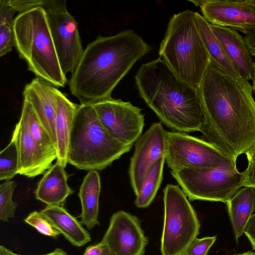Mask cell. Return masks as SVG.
I'll return each mask as SVG.
<instances>
[{
  "mask_svg": "<svg viewBox=\"0 0 255 255\" xmlns=\"http://www.w3.org/2000/svg\"><path fill=\"white\" fill-rule=\"evenodd\" d=\"M101 190L99 173L96 170L89 171L84 178L78 196L82 207L80 222L89 230L100 225L98 216Z\"/></svg>",
  "mask_w": 255,
  "mask_h": 255,
  "instance_id": "22",
  "label": "cell"
},
{
  "mask_svg": "<svg viewBox=\"0 0 255 255\" xmlns=\"http://www.w3.org/2000/svg\"><path fill=\"white\" fill-rule=\"evenodd\" d=\"M171 173L190 201L226 203L243 186V173L232 159L214 168H183Z\"/></svg>",
  "mask_w": 255,
  "mask_h": 255,
  "instance_id": "7",
  "label": "cell"
},
{
  "mask_svg": "<svg viewBox=\"0 0 255 255\" xmlns=\"http://www.w3.org/2000/svg\"><path fill=\"white\" fill-rule=\"evenodd\" d=\"M166 132L161 123L155 122L136 141L128 170L135 195L140 192L150 166L165 157Z\"/></svg>",
  "mask_w": 255,
  "mask_h": 255,
  "instance_id": "14",
  "label": "cell"
},
{
  "mask_svg": "<svg viewBox=\"0 0 255 255\" xmlns=\"http://www.w3.org/2000/svg\"><path fill=\"white\" fill-rule=\"evenodd\" d=\"M164 221L162 255H183L199 234L200 224L187 196L178 185L163 190Z\"/></svg>",
  "mask_w": 255,
  "mask_h": 255,
  "instance_id": "8",
  "label": "cell"
},
{
  "mask_svg": "<svg viewBox=\"0 0 255 255\" xmlns=\"http://www.w3.org/2000/svg\"><path fill=\"white\" fill-rule=\"evenodd\" d=\"M243 186H249L255 189V164L248 165L243 172Z\"/></svg>",
  "mask_w": 255,
  "mask_h": 255,
  "instance_id": "32",
  "label": "cell"
},
{
  "mask_svg": "<svg viewBox=\"0 0 255 255\" xmlns=\"http://www.w3.org/2000/svg\"><path fill=\"white\" fill-rule=\"evenodd\" d=\"M251 2L254 4V5H255V0H250Z\"/></svg>",
  "mask_w": 255,
  "mask_h": 255,
  "instance_id": "41",
  "label": "cell"
},
{
  "mask_svg": "<svg viewBox=\"0 0 255 255\" xmlns=\"http://www.w3.org/2000/svg\"><path fill=\"white\" fill-rule=\"evenodd\" d=\"M24 221L43 235L55 238L61 234L51 221L41 212L35 211L30 213Z\"/></svg>",
  "mask_w": 255,
  "mask_h": 255,
  "instance_id": "29",
  "label": "cell"
},
{
  "mask_svg": "<svg viewBox=\"0 0 255 255\" xmlns=\"http://www.w3.org/2000/svg\"><path fill=\"white\" fill-rule=\"evenodd\" d=\"M165 157L154 162L148 170L141 190L136 195L135 206L139 208L148 207L153 202L163 178Z\"/></svg>",
  "mask_w": 255,
  "mask_h": 255,
  "instance_id": "24",
  "label": "cell"
},
{
  "mask_svg": "<svg viewBox=\"0 0 255 255\" xmlns=\"http://www.w3.org/2000/svg\"><path fill=\"white\" fill-rule=\"evenodd\" d=\"M100 255H114L109 249L104 245L103 250Z\"/></svg>",
  "mask_w": 255,
  "mask_h": 255,
  "instance_id": "39",
  "label": "cell"
},
{
  "mask_svg": "<svg viewBox=\"0 0 255 255\" xmlns=\"http://www.w3.org/2000/svg\"><path fill=\"white\" fill-rule=\"evenodd\" d=\"M205 140L236 161L255 145V101L249 80L224 72L211 60L197 89Z\"/></svg>",
  "mask_w": 255,
  "mask_h": 255,
  "instance_id": "1",
  "label": "cell"
},
{
  "mask_svg": "<svg viewBox=\"0 0 255 255\" xmlns=\"http://www.w3.org/2000/svg\"><path fill=\"white\" fill-rule=\"evenodd\" d=\"M233 255H255V252L248 251L247 252H245V253L238 254H235Z\"/></svg>",
  "mask_w": 255,
  "mask_h": 255,
  "instance_id": "40",
  "label": "cell"
},
{
  "mask_svg": "<svg viewBox=\"0 0 255 255\" xmlns=\"http://www.w3.org/2000/svg\"><path fill=\"white\" fill-rule=\"evenodd\" d=\"M12 135L17 142L19 174L33 178L49 169L53 161L57 159L56 152L48 150L33 138L29 130L25 113L22 110Z\"/></svg>",
  "mask_w": 255,
  "mask_h": 255,
  "instance_id": "15",
  "label": "cell"
},
{
  "mask_svg": "<svg viewBox=\"0 0 255 255\" xmlns=\"http://www.w3.org/2000/svg\"><path fill=\"white\" fill-rule=\"evenodd\" d=\"M14 47L19 58L36 77L57 88L64 87L68 81L61 68L42 7L18 13L14 19Z\"/></svg>",
  "mask_w": 255,
  "mask_h": 255,
  "instance_id": "4",
  "label": "cell"
},
{
  "mask_svg": "<svg viewBox=\"0 0 255 255\" xmlns=\"http://www.w3.org/2000/svg\"><path fill=\"white\" fill-rule=\"evenodd\" d=\"M195 14L197 28L210 60L228 75L235 78L241 77L222 44L213 33L210 23L199 13L195 12Z\"/></svg>",
  "mask_w": 255,
  "mask_h": 255,
  "instance_id": "23",
  "label": "cell"
},
{
  "mask_svg": "<svg viewBox=\"0 0 255 255\" xmlns=\"http://www.w3.org/2000/svg\"><path fill=\"white\" fill-rule=\"evenodd\" d=\"M100 242L114 255H143L148 239L136 216L120 211L111 216Z\"/></svg>",
  "mask_w": 255,
  "mask_h": 255,
  "instance_id": "12",
  "label": "cell"
},
{
  "mask_svg": "<svg viewBox=\"0 0 255 255\" xmlns=\"http://www.w3.org/2000/svg\"><path fill=\"white\" fill-rule=\"evenodd\" d=\"M57 89L52 84L35 77L25 85L22 92L23 100L30 104L55 146V121Z\"/></svg>",
  "mask_w": 255,
  "mask_h": 255,
  "instance_id": "16",
  "label": "cell"
},
{
  "mask_svg": "<svg viewBox=\"0 0 255 255\" xmlns=\"http://www.w3.org/2000/svg\"><path fill=\"white\" fill-rule=\"evenodd\" d=\"M9 4L18 13L36 7L44 8L47 0H8Z\"/></svg>",
  "mask_w": 255,
  "mask_h": 255,
  "instance_id": "31",
  "label": "cell"
},
{
  "mask_svg": "<svg viewBox=\"0 0 255 255\" xmlns=\"http://www.w3.org/2000/svg\"><path fill=\"white\" fill-rule=\"evenodd\" d=\"M68 178L65 167L56 162L38 182L35 198L48 206L61 205L74 192L68 184Z\"/></svg>",
  "mask_w": 255,
  "mask_h": 255,
  "instance_id": "18",
  "label": "cell"
},
{
  "mask_svg": "<svg viewBox=\"0 0 255 255\" xmlns=\"http://www.w3.org/2000/svg\"><path fill=\"white\" fill-rule=\"evenodd\" d=\"M159 55L180 79L197 90L210 58L197 28L195 12L186 10L171 17Z\"/></svg>",
  "mask_w": 255,
  "mask_h": 255,
  "instance_id": "6",
  "label": "cell"
},
{
  "mask_svg": "<svg viewBox=\"0 0 255 255\" xmlns=\"http://www.w3.org/2000/svg\"><path fill=\"white\" fill-rule=\"evenodd\" d=\"M0 255H20L13 253L3 246H0Z\"/></svg>",
  "mask_w": 255,
  "mask_h": 255,
  "instance_id": "36",
  "label": "cell"
},
{
  "mask_svg": "<svg viewBox=\"0 0 255 255\" xmlns=\"http://www.w3.org/2000/svg\"><path fill=\"white\" fill-rule=\"evenodd\" d=\"M134 78L139 96L164 125L181 132L201 131L203 115L197 90L160 57L142 64Z\"/></svg>",
  "mask_w": 255,
  "mask_h": 255,
  "instance_id": "3",
  "label": "cell"
},
{
  "mask_svg": "<svg viewBox=\"0 0 255 255\" xmlns=\"http://www.w3.org/2000/svg\"><path fill=\"white\" fill-rule=\"evenodd\" d=\"M22 110L25 113L29 130L33 138L44 148L57 153L55 144L51 136L26 100L23 101Z\"/></svg>",
  "mask_w": 255,
  "mask_h": 255,
  "instance_id": "26",
  "label": "cell"
},
{
  "mask_svg": "<svg viewBox=\"0 0 255 255\" xmlns=\"http://www.w3.org/2000/svg\"></svg>",
  "mask_w": 255,
  "mask_h": 255,
  "instance_id": "42",
  "label": "cell"
},
{
  "mask_svg": "<svg viewBox=\"0 0 255 255\" xmlns=\"http://www.w3.org/2000/svg\"><path fill=\"white\" fill-rule=\"evenodd\" d=\"M104 245L101 243L88 246L83 255H100L103 250Z\"/></svg>",
  "mask_w": 255,
  "mask_h": 255,
  "instance_id": "34",
  "label": "cell"
},
{
  "mask_svg": "<svg viewBox=\"0 0 255 255\" xmlns=\"http://www.w3.org/2000/svg\"><path fill=\"white\" fill-rule=\"evenodd\" d=\"M244 234L250 241L253 250L255 251V213L251 218Z\"/></svg>",
  "mask_w": 255,
  "mask_h": 255,
  "instance_id": "33",
  "label": "cell"
},
{
  "mask_svg": "<svg viewBox=\"0 0 255 255\" xmlns=\"http://www.w3.org/2000/svg\"><path fill=\"white\" fill-rule=\"evenodd\" d=\"M252 87L253 91L255 93V62L253 67V74H252Z\"/></svg>",
  "mask_w": 255,
  "mask_h": 255,
  "instance_id": "38",
  "label": "cell"
},
{
  "mask_svg": "<svg viewBox=\"0 0 255 255\" xmlns=\"http://www.w3.org/2000/svg\"><path fill=\"white\" fill-rule=\"evenodd\" d=\"M44 8L62 70L66 76L72 74L84 50L78 23L65 0H47Z\"/></svg>",
  "mask_w": 255,
  "mask_h": 255,
  "instance_id": "10",
  "label": "cell"
},
{
  "mask_svg": "<svg viewBox=\"0 0 255 255\" xmlns=\"http://www.w3.org/2000/svg\"><path fill=\"white\" fill-rule=\"evenodd\" d=\"M165 149V160L171 171L214 168L231 159L205 139L178 131H166Z\"/></svg>",
  "mask_w": 255,
  "mask_h": 255,
  "instance_id": "9",
  "label": "cell"
},
{
  "mask_svg": "<svg viewBox=\"0 0 255 255\" xmlns=\"http://www.w3.org/2000/svg\"><path fill=\"white\" fill-rule=\"evenodd\" d=\"M40 212L74 246L83 247L91 241L90 234L81 222L61 205H47Z\"/></svg>",
  "mask_w": 255,
  "mask_h": 255,
  "instance_id": "20",
  "label": "cell"
},
{
  "mask_svg": "<svg viewBox=\"0 0 255 255\" xmlns=\"http://www.w3.org/2000/svg\"><path fill=\"white\" fill-rule=\"evenodd\" d=\"M216 236L196 238L183 255H207L210 249L216 242Z\"/></svg>",
  "mask_w": 255,
  "mask_h": 255,
  "instance_id": "30",
  "label": "cell"
},
{
  "mask_svg": "<svg viewBox=\"0 0 255 255\" xmlns=\"http://www.w3.org/2000/svg\"><path fill=\"white\" fill-rule=\"evenodd\" d=\"M226 204L235 239L238 243L255 211V189L249 186L244 187Z\"/></svg>",
  "mask_w": 255,
  "mask_h": 255,
  "instance_id": "21",
  "label": "cell"
},
{
  "mask_svg": "<svg viewBox=\"0 0 255 255\" xmlns=\"http://www.w3.org/2000/svg\"><path fill=\"white\" fill-rule=\"evenodd\" d=\"M68 255V254L63 250L60 248H57L53 251L45 255Z\"/></svg>",
  "mask_w": 255,
  "mask_h": 255,
  "instance_id": "37",
  "label": "cell"
},
{
  "mask_svg": "<svg viewBox=\"0 0 255 255\" xmlns=\"http://www.w3.org/2000/svg\"><path fill=\"white\" fill-rule=\"evenodd\" d=\"M18 152L14 136L9 144L0 152V180H10L18 174Z\"/></svg>",
  "mask_w": 255,
  "mask_h": 255,
  "instance_id": "27",
  "label": "cell"
},
{
  "mask_svg": "<svg viewBox=\"0 0 255 255\" xmlns=\"http://www.w3.org/2000/svg\"><path fill=\"white\" fill-rule=\"evenodd\" d=\"M92 105L103 126L116 140L133 145L141 135L144 115L139 107L112 97Z\"/></svg>",
  "mask_w": 255,
  "mask_h": 255,
  "instance_id": "11",
  "label": "cell"
},
{
  "mask_svg": "<svg viewBox=\"0 0 255 255\" xmlns=\"http://www.w3.org/2000/svg\"><path fill=\"white\" fill-rule=\"evenodd\" d=\"M16 10L8 0H0V56L10 52L14 46V15Z\"/></svg>",
  "mask_w": 255,
  "mask_h": 255,
  "instance_id": "25",
  "label": "cell"
},
{
  "mask_svg": "<svg viewBox=\"0 0 255 255\" xmlns=\"http://www.w3.org/2000/svg\"><path fill=\"white\" fill-rule=\"evenodd\" d=\"M247 156L248 165H251L255 164V145L251 148L246 154Z\"/></svg>",
  "mask_w": 255,
  "mask_h": 255,
  "instance_id": "35",
  "label": "cell"
},
{
  "mask_svg": "<svg viewBox=\"0 0 255 255\" xmlns=\"http://www.w3.org/2000/svg\"><path fill=\"white\" fill-rule=\"evenodd\" d=\"M210 25L240 75L248 80L252 79L255 62L244 37L235 29L211 24Z\"/></svg>",
  "mask_w": 255,
  "mask_h": 255,
  "instance_id": "17",
  "label": "cell"
},
{
  "mask_svg": "<svg viewBox=\"0 0 255 255\" xmlns=\"http://www.w3.org/2000/svg\"><path fill=\"white\" fill-rule=\"evenodd\" d=\"M16 184L13 181L5 180L0 185V220L7 222L13 218L17 206L12 201V195Z\"/></svg>",
  "mask_w": 255,
  "mask_h": 255,
  "instance_id": "28",
  "label": "cell"
},
{
  "mask_svg": "<svg viewBox=\"0 0 255 255\" xmlns=\"http://www.w3.org/2000/svg\"><path fill=\"white\" fill-rule=\"evenodd\" d=\"M78 105L72 102L58 89L56 93L55 121L56 162L64 167L68 163L67 155L70 134Z\"/></svg>",
  "mask_w": 255,
  "mask_h": 255,
  "instance_id": "19",
  "label": "cell"
},
{
  "mask_svg": "<svg viewBox=\"0 0 255 255\" xmlns=\"http://www.w3.org/2000/svg\"><path fill=\"white\" fill-rule=\"evenodd\" d=\"M152 47L133 30L99 35L88 44L68 83L81 104L110 98L120 81Z\"/></svg>",
  "mask_w": 255,
  "mask_h": 255,
  "instance_id": "2",
  "label": "cell"
},
{
  "mask_svg": "<svg viewBox=\"0 0 255 255\" xmlns=\"http://www.w3.org/2000/svg\"><path fill=\"white\" fill-rule=\"evenodd\" d=\"M132 146L121 143L108 132L92 104L78 105L70 134L68 163L79 170H102Z\"/></svg>",
  "mask_w": 255,
  "mask_h": 255,
  "instance_id": "5",
  "label": "cell"
},
{
  "mask_svg": "<svg viewBox=\"0 0 255 255\" xmlns=\"http://www.w3.org/2000/svg\"><path fill=\"white\" fill-rule=\"evenodd\" d=\"M199 6L210 24L228 27L245 34L255 30V5L250 0H190Z\"/></svg>",
  "mask_w": 255,
  "mask_h": 255,
  "instance_id": "13",
  "label": "cell"
}]
</instances>
